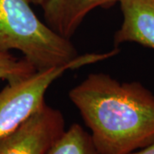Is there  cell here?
Returning a JSON list of instances; mask_svg holds the SVG:
<instances>
[{"mask_svg": "<svg viewBox=\"0 0 154 154\" xmlns=\"http://www.w3.org/2000/svg\"><path fill=\"white\" fill-rule=\"evenodd\" d=\"M69 97L99 154H129L154 142V94L141 83L93 73Z\"/></svg>", "mask_w": 154, "mask_h": 154, "instance_id": "1", "label": "cell"}, {"mask_svg": "<svg viewBox=\"0 0 154 154\" xmlns=\"http://www.w3.org/2000/svg\"><path fill=\"white\" fill-rule=\"evenodd\" d=\"M47 154H99L91 135L74 123L62 134Z\"/></svg>", "mask_w": 154, "mask_h": 154, "instance_id": "7", "label": "cell"}, {"mask_svg": "<svg viewBox=\"0 0 154 154\" xmlns=\"http://www.w3.org/2000/svg\"><path fill=\"white\" fill-rule=\"evenodd\" d=\"M129 154H154V142L144 148L140 149L139 151L137 150Z\"/></svg>", "mask_w": 154, "mask_h": 154, "instance_id": "9", "label": "cell"}, {"mask_svg": "<svg viewBox=\"0 0 154 154\" xmlns=\"http://www.w3.org/2000/svg\"><path fill=\"white\" fill-rule=\"evenodd\" d=\"M36 71V69L23 57L17 58L11 52L0 51V80L14 82Z\"/></svg>", "mask_w": 154, "mask_h": 154, "instance_id": "8", "label": "cell"}, {"mask_svg": "<svg viewBox=\"0 0 154 154\" xmlns=\"http://www.w3.org/2000/svg\"><path fill=\"white\" fill-rule=\"evenodd\" d=\"M31 4L36 5H42L46 0H28Z\"/></svg>", "mask_w": 154, "mask_h": 154, "instance_id": "10", "label": "cell"}, {"mask_svg": "<svg viewBox=\"0 0 154 154\" xmlns=\"http://www.w3.org/2000/svg\"><path fill=\"white\" fill-rule=\"evenodd\" d=\"M17 50L37 71L62 66L78 55L70 38L39 20L28 0H0V51Z\"/></svg>", "mask_w": 154, "mask_h": 154, "instance_id": "2", "label": "cell"}, {"mask_svg": "<svg viewBox=\"0 0 154 154\" xmlns=\"http://www.w3.org/2000/svg\"><path fill=\"white\" fill-rule=\"evenodd\" d=\"M65 130L62 112L45 104L16 130L0 139V154H47Z\"/></svg>", "mask_w": 154, "mask_h": 154, "instance_id": "4", "label": "cell"}, {"mask_svg": "<svg viewBox=\"0 0 154 154\" xmlns=\"http://www.w3.org/2000/svg\"><path fill=\"white\" fill-rule=\"evenodd\" d=\"M119 51L115 47L108 52L79 55L67 64L36 71L8 83L0 91V139L16 130L45 104V95L48 88L65 72L108 59Z\"/></svg>", "mask_w": 154, "mask_h": 154, "instance_id": "3", "label": "cell"}, {"mask_svg": "<svg viewBox=\"0 0 154 154\" xmlns=\"http://www.w3.org/2000/svg\"><path fill=\"white\" fill-rule=\"evenodd\" d=\"M123 21L114 34V46L134 42L154 50V0H119Z\"/></svg>", "mask_w": 154, "mask_h": 154, "instance_id": "5", "label": "cell"}, {"mask_svg": "<svg viewBox=\"0 0 154 154\" xmlns=\"http://www.w3.org/2000/svg\"><path fill=\"white\" fill-rule=\"evenodd\" d=\"M119 0H46L42 5L45 23L61 36L70 38L85 17L97 8L109 9Z\"/></svg>", "mask_w": 154, "mask_h": 154, "instance_id": "6", "label": "cell"}]
</instances>
